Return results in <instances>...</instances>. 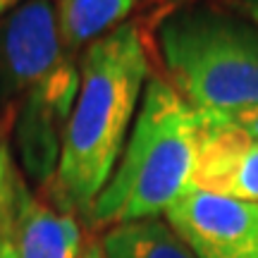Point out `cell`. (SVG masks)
Here are the masks:
<instances>
[{"mask_svg": "<svg viewBox=\"0 0 258 258\" xmlns=\"http://www.w3.org/2000/svg\"><path fill=\"white\" fill-rule=\"evenodd\" d=\"M148 77V53L134 22H124L82 50L79 91L50 184L62 211L91 218L134 127Z\"/></svg>", "mask_w": 258, "mask_h": 258, "instance_id": "obj_1", "label": "cell"}, {"mask_svg": "<svg viewBox=\"0 0 258 258\" xmlns=\"http://www.w3.org/2000/svg\"><path fill=\"white\" fill-rule=\"evenodd\" d=\"M201 117L172 89L151 74L122 156L91 208L96 230L158 220L194 186Z\"/></svg>", "mask_w": 258, "mask_h": 258, "instance_id": "obj_2", "label": "cell"}, {"mask_svg": "<svg viewBox=\"0 0 258 258\" xmlns=\"http://www.w3.org/2000/svg\"><path fill=\"white\" fill-rule=\"evenodd\" d=\"M160 62L203 117L258 108V27L239 12L194 3L170 10L156 29Z\"/></svg>", "mask_w": 258, "mask_h": 258, "instance_id": "obj_3", "label": "cell"}, {"mask_svg": "<svg viewBox=\"0 0 258 258\" xmlns=\"http://www.w3.org/2000/svg\"><path fill=\"white\" fill-rule=\"evenodd\" d=\"M67 60L77 57L62 43L55 0H27L0 19V101H22Z\"/></svg>", "mask_w": 258, "mask_h": 258, "instance_id": "obj_4", "label": "cell"}, {"mask_svg": "<svg viewBox=\"0 0 258 258\" xmlns=\"http://www.w3.org/2000/svg\"><path fill=\"white\" fill-rule=\"evenodd\" d=\"M79 91V57L67 60L53 77L19 101L15 144L24 175L38 186H50L60 163L64 129Z\"/></svg>", "mask_w": 258, "mask_h": 258, "instance_id": "obj_5", "label": "cell"}, {"mask_svg": "<svg viewBox=\"0 0 258 258\" xmlns=\"http://www.w3.org/2000/svg\"><path fill=\"white\" fill-rule=\"evenodd\" d=\"M163 220L196 258H258V203L191 186Z\"/></svg>", "mask_w": 258, "mask_h": 258, "instance_id": "obj_6", "label": "cell"}, {"mask_svg": "<svg viewBox=\"0 0 258 258\" xmlns=\"http://www.w3.org/2000/svg\"><path fill=\"white\" fill-rule=\"evenodd\" d=\"M199 117L194 186L258 203V139L222 120Z\"/></svg>", "mask_w": 258, "mask_h": 258, "instance_id": "obj_7", "label": "cell"}, {"mask_svg": "<svg viewBox=\"0 0 258 258\" xmlns=\"http://www.w3.org/2000/svg\"><path fill=\"white\" fill-rule=\"evenodd\" d=\"M17 258H77L86 234L74 213L36 199L22 182L12 220Z\"/></svg>", "mask_w": 258, "mask_h": 258, "instance_id": "obj_8", "label": "cell"}, {"mask_svg": "<svg viewBox=\"0 0 258 258\" xmlns=\"http://www.w3.org/2000/svg\"><path fill=\"white\" fill-rule=\"evenodd\" d=\"M137 0H55L62 43L70 55H82L86 46L127 22Z\"/></svg>", "mask_w": 258, "mask_h": 258, "instance_id": "obj_9", "label": "cell"}, {"mask_svg": "<svg viewBox=\"0 0 258 258\" xmlns=\"http://www.w3.org/2000/svg\"><path fill=\"white\" fill-rule=\"evenodd\" d=\"M101 241L105 258H196L163 218L110 227Z\"/></svg>", "mask_w": 258, "mask_h": 258, "instance_id": "obj_10", "label": "cell"}, {"mask_svg": "<svg viewBox=\"0 0 258 258\" xmlns=\"http://www.w3.org/2000/svg\"><path fill=\"white\" fill-rule=\"evenodd\" d=\"M22 182L24 179L12 165L8 144L0 134V225L15 218V206H17V194Z\"/></svg>", "mask_w": 258, "mask_h": 258, "instance_id": "obj_11", "label": "cell"}, {"mask_svg": "<svg viewBox=\"0 0 258 258\" xmlns=\"http://www.w3.org/2000/svg\"><path fill=\"white\" fill-rule=\"evenodd\" d=\"M213 120L227 122V124H232V127H237V129H241V132H246V134H251V137L258 139V108L237 112V115H230V117H213Z\"/></svg>", "mask_w": 258, "mask_h": 258, "instance_id": "obj_12", "label": "cell"}, {"mask_svg": "<svg viewBox=\"0 0 258 258\" xmlns=\"http://www.w3.org/2000/svg\"><path fill=\"white\" fill-rule=\"evenodd\" d=\"M15 220V218H12ZM12 220L0 225V258H17L15 239H12Z\"/></svg>", "mask_w": 258, "mask_h": 258, "instance_id": "obj_13", "label": "cell"}, {"mask_svg": "<svg viewBox=\"0 0 258 258\" xmlns=\"http://www.w3.org/2000/svg\"><path fill=\"white\" fill-rule=\"evenodd\" d=\"M77 258H105L101 237H93V234L86 237V241H84V246H82V251H79Z\"/></svg>", "mask_w": 258, "mask_h": 258, "instance_id": "obj_14", "label": "cell"}, {"mask_svg": "<svg viewBox=\"0 0 258 258\" xmlns=\"http://www.w3.org/2000/svg\"><path fill=\"white\" fill-rule=\"evenodd\" d=\"M232 3H234V8H237L239 15L251 19L258 27V0H232Z\"/></svg>", "mask_w": 258, "mask_h": 258, "instance_id": "obj_15", "label": "cell"}, {"mask_svg": "<svg viewBox=\"0 0 258 258\" xmlns=\"http://www.w3.org/2000/svg\"><path fill=\"white\" fill-rule=\"evenodd\" d=\"M22 3H27V0H0V19L5 17L8 12H12L17 5H22Z\"/></svg>", "mask_w": 258, "mask_h": 258, "instance_id": "obj_16", "label": "cell"}, {"mask_svg": "<svg viewBox=\"0 0 258 258\" xmlns=\"http://www.w3.org/2000/svg\"><path fill=\"white\" fill-rule=\"evenodd\" d=\"M160 3H184V0H160Z\"/></svg>", "mask_w": 258, "mask_h": 258, "instance_id": "obj_17", "label": "cell"}]
</instances>
